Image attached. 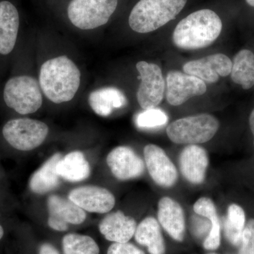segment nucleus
Listing matches in <instances>:
<instances>
[{
  "instance_id": "25",
  "label": "nucleus",
  "mask_w": 254,
  "mask_h": 254,
  "mask_svg": "<svg viewBox=\"0 0 254 254\" xmlns=\"http://www.w3.org/2000/svg\"><path fill=\"white\" fill-rule=\"evenodd\" d=\"M245 210L239 205L231 204L227 209V218L224 225V232L227 240L234 246L240 245L245 227Z\"/></svg>"
},
{
  "instance_id": "12",
  "label": "nucleus",
  "mask_w": 254,
  "mask_h": 254,
  "mask_svg": "<svg viewBox=\"0 0 254 254\" xmlns=\"http://www.w3.org/2000/svg\"><path fill=\"white\" fill-rule=\"evenodd\" d=\"M68 199L86 211L107 213L114 208L115 198L106 190L95 186L78 187L70 192Z\"/></svg>"
},
{
  "instance_id": "15",
  "label": "nucleus",
  "mask_w": 254,
  "mask_h": 254,
  "mask_svg": "<svg viewBox=\"0 0 254 254\" xmlns=\"http://www.w3.org/2000/svg\"><path fill=\"white\" fill-rule=\"evenodd\" d=\"M158 218L160 225L173 240L183 242L185 235V218L183 209L169 197L159 200Z\"/></svg>"
},
{
  "instance_id": "21",
  "label": "nucleus",
  "mask_w": 254,
  "mask_h": 254,
  "mask_svg": "<svg viewBox=\"0 0 254 254\" xmlns=\"http://www.w3.org/2000/svg\"><path fill=\"white\" fill-rule=\"evenodd\" d=\"M57 173L68 182L83 181L89 177L91 168L81 151H73L60 159L57 165Z\"/></svg>"
},
{
  "instance_id": "29",
  "label": "nucleus",
  "mask_w": 254,
  "mask_h": 254,
  "mask_svg": "<svg viewBox=\"0 0 254 254\" xmlns=\"http://www.w3.org/2000/svg\"><path fill=\"white\" fill-rule=\"evenodd\" d=\"M107 254H145L144 252L138 249L133 244L116 243L114 242L108 248Z\"/></svg>"
},
{
  "instance_id": "13",
  "label": "nucleus",
  "mask_w": 254,
  "mask_h": 254,
  "mask_svg": "<svg viewBox=\"0 0 254 254\" xmlns=\"http://www.w3.org/2000/svg\"><path fill=\"white\" fill-rule=\"evenodd\" d=\"M107 163L114 176L120 180H128L141 176L144 173L143 160L127 146H119L112 150Z\"/></svg>"
},
{
  "instance_id": "31",
  "label": "nucleus",
  "mask_w": 254,
  "mask_h": 254,
  "mask_svg": "<svg viewBox=\"0 0 254 254\" xmlns=\"http://www.w3.org/2000/svg\"><path fill=\"white\" fill-rule=\"evenodd\" d=\"M38 254H60L59 251L50 243H43L40 246Z\"/></svg>"
},
{
  "instance_id": "27",
  "label": "nucleus",
  "mask_w": 254,
  "mask_h": 254,
  "mask_svg": "<svg viewBox=\"0 0 254 254\" xmlns=\"http://www.w3.org/2000/svg\"><path fill=\"white\" fill-rule=\"evenodd\" d=\"M168 116L161 110L153 108L145 110L137 115L136 124L139 128H155L168 123Z\"/></svg>"
},
{
  "instance_id": "34",
  "label": "nucleus",
  "mask_w": 254,
  "mask_h": 254,
  "mask_svg": "<svg viewBox=\"0 0 254 254\" xmlns=\"http://www.w3.org/2000/svg\"><path fill=\"white\" fill-rule=\"evenodd\" d=\"M4 236V229L0 225V240Z\"/></svg>"
},
{
  "instance_id": "11",
  "label": "nucleus",
  "mask_w": 254,
  "mask_h": 254,
  "mask_svg": "<svg viewBox=\"0 0 254 254\" xmlns=\"http://www.w3.org/2000/svg\"><path fill=\"white\" fill-rule=\"evenodd\" d=\"M147 170L159 186L172 187L176 183L178 174L176 167L166 153L154 144L145 145L143 150Z\"/></svg>"
},
{
  "instance_id": "16",
  "label": "nucleus",
  "mask_w": 254,
  "mask_h": 254,
  "mask_svg": "<svg viewBox=\"0 0 254 254\" xmlns=\"http://www.w3.org/2000/svg\"><path fill=\"white\" fill-rule=\"evenodd\" d=\"M137 224L134 218L123 212L108 214L99 224L100 233L107 240L116 243L128 242L134 236Z\"/></svg>"
},
{
  "instance_id": "4",
  "label": "nucleus",
  "mask_w": 254,
  "mask_h": 254,
  "mask_svg": "<svg viewBox=\"0 0 254 254\" xmlns=\"http://www.w3.org/2000/svg\"><path fill=\"white\" fill-rule=\"evenodd\" d=\"M220 124L213 115L200 114L179 119L167 128V135L177 144L206 143L216 134Z\"/></svg>"
},
{
  "instance_id": "8",
  "label": "nucleus",
  "mask_w": 254,
  "mask_h": 254,
  "mask_svg": "<svg viewBox=\"0 0 254 254\" xmlns=\"http://www.w3.org/2000/svg\"><path fill=\"white\" fill-rule=\"evenodd\" d=\"M141 77L137 91L138 104L143 109H153L161 103L165 92V82L158 65L141 61L136 64Z\"/></svg>"
},
{
  "instance_id": "17",
  "label": "nucleus",
  "mask_w": 254,
  "mask_h": 254,
  "mask_svg": "<svg viewBox=\"0 0 254 254\" xmlns=\"http://www.w3.org/2000/svg\"><path fill=\"white\" fill-rule=\"evenodd\" d=\"M19 28V15L14 5L0 1V54H9L14 49Z\"/></svg>"
},
{
  "instance_id": "26",
  "label": "nucleus",
  "mask_w": 254,
  "mask_h": 254,
  "mask_svg": "<svg viewBox=\"0 0 254 254\" xmlns=\"http://www.w3.org/2000/svg\"><path fill=\"white\" fill-rule=\"evenodd\" d=\"M64 254H99L98 244L91 237L71 233L63 239Z\"/></svg>"
},
{
  "instance_id": "7",
  "label": "nucleus",
  "mask_w": 254,
  "mask_h": 254,
  "mask_svg": "<svg viewBox=\"0 0 254 254\" xmlns=\"http://www.w3.org/2000/svg\"><path fill=\"white\" fill-rule=\"evenodd\" d=\"M49 128L39 120L22 118L5 124L2 133L6 141L16 149L29 151L40 146L46 140Z\"/></svg>"
},
{
  "instance_id": "32",
  "label": "nucleus",
  "mask_w": 254,
  "mask_h": 254,
  "mask_svg": "<svg viewBox=\"0 0 254 254\" xmlns=\"http://www.w3.org/2000/svg\"><path fill=\"white\" fill-rule=\"evenodd\" d=\"M250 126L251 128V130H252V133L254 135V109L253 111L251 113L250 117Z\"/></svg>"
},
{
  "instance_id": "22",
  "label": "nucleus",
  "mask_w": 254,
  "mask_h": 254,
  "mask_svg": "<svg viewBox=\"0 0 254 254\" xmlns=\"http://www.w3.org/2000/svg\"><path fill=\"white\" fill-rule=\"evenodd\" d=\"M193 210L197 215L204 217L211 222V228L203 242L205 250H218L221 242V227L215 203L210 198L202 197L193 205Z\"/></svg>"
},
{
  "instance_id": "18",
  "label": "nucleus",
  "mask_w": 254,
  "mask_h": 254,
  "mask_svg": "<svg viewBox=\"0 0 254 254\" xmlns=\"http://www.w3.org/2000/svg\"><path fill=\"white\" fill-rule=\"evenodd\" d=\"M90 106L97 115L108 117L113 110L123 108L127 99L123 91L114 87H107L92 92L88 98Z\"/></svg>"
},
{
  "instance_id": "28",
  "label": "nucleus",
  "mask_w": 254,
  "mask_h": 254,
  "mask_svg": "<svg viewBox=\"0 0 254 254\" xmlns=\"http://www.w3.org/2000/svg\"><path fill=\"white\" fill-rule=\"evenodd\" d=\"M239 246V254H254V219L245 225Z\"/></svg>"
},
{
  "instance_id": "23",
  "label": "nucleus",
  "mask_w": 254,
  "mask_h": 254,
  "mask_svg": "<svg viewBox=\"0 0 254 254\" xmlns=\"http://www.w3.org/2000/svg\"><path fill=\"white\" fill-rule=\"evenodd\" d=\"M48 208L49 216L66 222L68 225H80L86 218L85 210L71 200L59 195H50L48 199Z\"/></svg>"
},
{
  "instance_id": "14",
  "label": "nucleus",
  "mask_w": 254,
  "mask_h": 254,
  "mask_svg": "<svg viewBox=\"0 0 254 254\" xmlns=\"http://www.w3.org/2000/svg\"><path fill=\"white\" fill-rule=\"evenodd\" d=\"M180 171L184 177L193 185L204 182L208 167L206 150L198 145H188L181 153L180 159Z\"/></svg>"
},
{
  "instance_id": "24",
  "label": "nucleus",
  "mask_w": 254,
  "mask_h": 254,
  "mask_svg": "<svg viewBox=\"0 0 254 254\" xmlns=\"http://www.w3.org/2000/svg\"><path fill=\"white\" fill-rule=\"evenodd\" d=\"M230 75L232 81L243 89L254 86V54L251 50H242L235 55Z\"/></svg>"
},
{
  "instance_id": "1",
  "label": "nucleus",
  "mask_w": 254,
  "mask_h": 254,
  "mask_svg": "<svg viewBox=\"0 0 254 254\" xmlns=\"http://www.w3.org/2000/svg\"><path fill=\"white\" fill-rule=\"evenodd\" d=\"M222 30V21L216 11L196 10L177 23L173 31V43L182 50L202 49L213 44Z\"/></svg>"
},
{
  "instance_id": "30",
  "label": "nucleus",
  "mask_w": 254,
  "mask_h": 254,
  "mask_svg": "<svg viewBox=\"0 0 254 254\" xmlns=\"http://www.w3.org/2000/svg\"><path fill=\"white\" fill-rule=\"evenodd\" d=\"M48 224L50 228L53 229L55 231L65 232L68 228L67 223L51 216L48 217Z\"/></svg>"
},
{
  "instance_id": "6",
  "label": "nucleus",
  "mask_w": 254,
  "mask_h": 254,
  "mask_svg": "<svg viewBox=\"0 0 254 254\" xmlns=\"http://www.w3.org/2000/svg\"><path fill=\"white\" fill-rule=\"evenodd\" d=\"M118 5V0H72L68 4V17L80 29H94L108 22Z\"/></svg>"
},
{
  "instance_id": "20",
  "label": "nucleus",
  "mask_w": 254,
  "mask_h": 254,
  "mask_svg": "<svg viewBox=\"0 0 254 254\" xmlns=\"http://www.w3.org/2000/svg\"><path fill=\"white\" fill-rule=\"evenodd\" d=\"M137 243L147 247L150 254H165V245L158 220L148 217L137 225L134 234Z\"/></svg>"
},
{
  "instance_id": "19",
  "label": "nucleus",
  "mask_w": 254,
  "mask_h": 254,
  "mask_svg": "<svg viewBox=\"0 0 254 254\" xmlns=\"http://www.w3.org/2000/svg\"><path fill=\"white\" fill-rule=\"evenodd\" d=\"M62 158L61 154L55 153L32 175L29 182L32 191L45 194L59 186L60 176L57 173V165Z\"/></svg>"
},
{
  "instance_id": "2",
  "label": "nucleus",
  "mask_w": 254,
  "mask_h": 254,
  "mask_svg": "<svg viewBox=\"0 0 254 254\" xmlns=\"http://www.w3.org/2000/svg\"><path fill=\"white\" fill-rule=\"evenodd\" d=\"M39 81L47 98L60 104L72 100L77 93L81 72L72 60L66 56H60L43 63Z\"/></svg>"
},
{
  "instance_id": "10",
  "label": "nucleus",
  "mask_w": 254,
  "mask_h": 254,
  "mask_svg": "<svg viewBox=\"0 0 254 254\" xmlns=\"http://www.w3.org/2000/svg\"><path fill=\"white\" fill-rule=\"evenodd\" d=\"M232 68V60L222 53L192 60L183 66L184 72L208 83H216L220 76H229L231 73Z\"/></svg>"
},
{
  "instance_id": "33",
  "label": "nucleus",
  "mask_w": 254,
  "mask_h": 254,
  "mask_svg": "<svg viewBox=\"0 0 254 254\" xmlns=\"http://www.w3.org/2000/svg\"><path fill=\"white\" fill-rule=\"evenodd\" d=\"M247 4L249 5V6H252V7L254 8V0H245Z\"/></svg>"
},
{
  "instance_id": "35",
  "label": "nucleus",
  "mask_w": 254,
  "mask_h": 254,
  "mask_svg": "<svg viewBox=\"0 0 254 254\" xmlns=\"http://www.w3.org/2000/svg\"><path fill=\"white\" fill-rule=\"evenodd\" d=\"M215 254V253H210V254Z\"/></svg>"
},
{
  "instance_id": "9",
  "label": "nucleus",
  "mask_w": 254,
  "mask_h": 254,
  "mask_svg": "<svg viewBox=\"0 0 254 254\" xmlns=\"http://www.w3.org/2000/svg\"><path fill=\"white\" fill-rule=\"evenodd\" d=\"M165 91L169 104L179 106L193 97L205 94L207 86L200 78L173 70L167 75Z\"/></svg>"
},
{
  "instance_id": "5",
  "label": "nucleus",
  "mask_w": 254,
  "mask_h": 254,
  "mask_svg": "<svg viewBox=\"0 0 254 254\" xmlns=\"http://www.w3.org/2000/svg\"><path fill=\"white\" fill-rule=\"evenodd\" d=\"M41 89L36 78L29 76H16L5 84V103L21 115L36 113L43 104Z\"/></svg>"
},
{
  "instance_id": "3",
  "label": "nucleus",
  "mask_w": 254,
  "mask_h": 254,
  "mask_svg": "<svg viewBox=\"0 0 254 254\" xmlns=\"http://www.w3.org/2000/svg\"><path fill=\"white\" fill-rule=\"evenodd\" d=\"M188 0H139L132 8L128 25L133 31L148 33L176 19Z\"/></svg>"
}]
</instances>
